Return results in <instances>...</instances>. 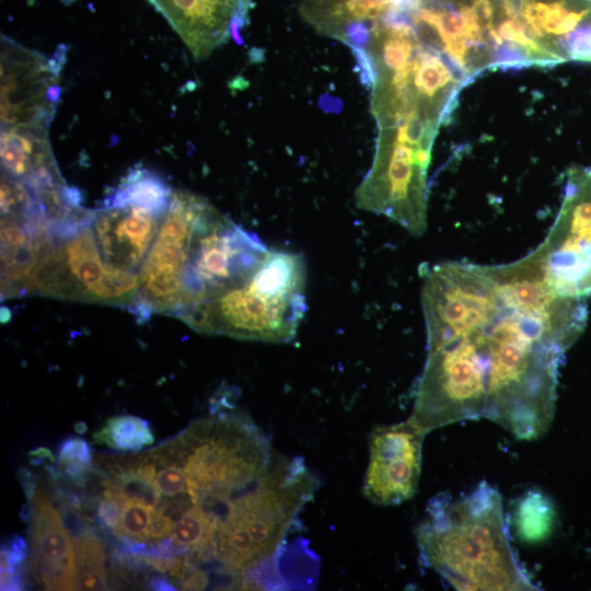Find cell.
I'll use <instances>...</instances> for the list:
<instances>
[{
  "instance_id": "cell-7",
  "label": "cell",
  "mask_w": 591,
  "mask_h": 591,
  "mask_svg": "<svg viewBox=\"0 0 591 591\" xmlns=\"http://www.w3.org/2000/svg\"><path fill=\"white\" fill-rule=\"evenodd\" d=\"M434 137L413 121L379 127L372 165L355 193L357 207L393 220L412 235H422Z\"/></svg>"
},
{
  "instance_id": "cell-27",
  "label": "cell",
  "mask_w": 591,
  "mask_h": 591,
  "mask_svg": "<svg viewBox=\"0 0 591 591\" xmlns=\"http://www.w3.org/2000/svg\"><path fill=\"white\" fill-rule=\"evenodd\" d=\"M119 515L120 505L117 501L105 497L99 500L96 517L100 520L101 525L113 531L118 523Z\"/></svg>"
},
{
  "instance_id": "cell-9",
  "label": "cell",
  "mask_w": 591,
  "mask_h": 591,
  "mask_svg": "<svg viewBox=\"0 0 591 591\" xmlns=\"http://www.w3.org/2000/svg\"><path fill=\"white\" fill-rule=\"evenodd\" d=\"M53 241L51 252L33 276L31 293L129 306L139 274L111 267L103 260L92 223Z\"/></svg>"
},
{
  "instance_id": "cell-13",
  "label": "cell",
  "mask_w": 591,
  "mask_h": 591,
  "mask_svg": "<svg viewBox=\"0 0 591 591\" xmlns=\"http://www.w3.org/2000/svg\"><path fill=\"white\" fill-rule=\"evenodd\" d=\"M426 433L412 418L372 430L363 483V494L370 501L379 506H396L415 495Z\"/></svg>"
},
{
  "instance_id": "cell-20",
  "label": "cell",
  "mask_w": 591,
  "mask_h": 591,
  "mask_svg": "<svg viewBox=\"0 0 591 591\" xmlns=\"http://www.w3.org/2000/svg\"><path fill=\"white\" fill-rule=\"evenodd\" d=\"M512 519L521 542L538 544L552 535L557 515L552 500L543 491L531 489L515 500Z\"/></svg>"
},
{
  "instance_id": "cell-29",
  "label": "cell",
  "mask_w": 591,
  "mask_h": 591,
  "mask_svg": "<svg viewBox=\"0 0 591 591\" xmlns=\"http://www.w3.org/2000/svg\"><path fill=\"white\" fill-rule=\"evenodd\" d=\"M28 454L32 460V463L39 464L45 460L54 461V455L47 448H38L36 450L31 451Z\"/></svg>"
},
{
  "instance_id": "cell-11",
  "label": "cell",
  "mask_w": 591,
  "mask_h": 591,
  "mask_svg": "<svg viewBox=\"0 0 591 591\" xmlns=\"http://www.w3.org/2000/svg\"><path fill=\"white\" fill-rule=\"evenodd\" d=\"M57 59L1 35V129L47 131L59 89Z\"/></svg>"
},
{
  "instance_id": "cell-15",
  "label": "cell",
  "mask_w": 591,
  "mask_h": 591,
  "mask_svg": "<svg viewBox=\"0 0 591 591\" xmlns=\"http://www.w3.org/2000/svg\"><path fill=\"white\" fill-rule=\"evenodd\" d=\"M197 59L228 42L247 19L252 0H148Z\"/></svg>"
},
{
  "instance_id": "cell-4",
  "label": "cell",
  "mask_w": 591,
  "mask_h": 591,
  "mask_svg": "<svg viewBox=\"0 0 591 591\" xmlns=\"http://www.w3.org/2000/svg\"><path fill=\"white\" fill-rule=\"evenodd\" d=\"M303 255L269 250L246 279L176 317L207 335L289 343L306 311Z\"/></svg>"
},
{
  "instance_id": "cell-24",
  "label": "cell",
  "mask_w": 591,
  "mask_h": 591,
  "mask_svg": "<svg viewBox=\"0 0 591 591\" xmlns=\"http://www.w3.org/2000/svg\"><path fill=\"white\" fill-rule=\"evenodd\" d=\"M120 505V515L113 532L123 541L149 543V529L152 511L144 503L124 499Z\"/></svg>"
},
{
  "instance_id": "cell-30",
  "label": "cell",
  "mask_w": 591,
  "mask_h": 591,
  "mask_svg": "<svg viewBox=\"0 0 591 591\" xmlns=\"http://www.w3.org/2000/svg\"><path fill=\"white\" fill-rule=\"evenodd\" d=\"M149 587L158 591L176 590V588L173 587V584L169 581V579L164 577L151 578V580L149 581Z\"/></svg>"
},
{
  "instance_id": "cell-6",
  "label": "cell",
  "mask_w": 591,
  "mask_h": 591,
  "mask_svg": "<svg viewBox=\"0 0 591 591\" xmlns=\"http://www.w3.org/2000/svg\"><path fill=\"white\" fill-rule=\"evenodd\" d=\"M514 0H418L404 14L419 38L439 51L465 83L509 67Z\"/></svg>"
},
{
  "instance_id": "cell-3",
  "label": "cell",
  "mask_w": 591,
  "mask_h": 591,
  "mask_svg": "<svg viewBox=\"0 0 591 591\" xmlns=\"http://www.w3.org/2000/svg\"><path fill=\"white\" fill-rule=\"evenodd\" d=\"M318 487L302 457L279 455L258 484L235 501L218 532L217 561L242 589H267L264 572Z\"/></svg>"
},
{
  "instance_id": "cell-14",
  "label": "cell",
  "mask_w": 591,
  "mask_h": 591,
  "mask_svg": "<svg viewBox=\"0 0 591 591\" xmlns=\"http://www.w3.org/2000/svg\"><path fill=\"white\" fill-rule=\"evenodd\" d=\"M166 211L135 205L96 209L92 230L103 260L139 274Z\"/></svg>"
},
{
  "instance_id": "cell-19",
  "label": "cell",
  "mask_w": 591,
  "mask_h": 591,
  "mask_svg": "<svg viewBox=\"0 0 591 591\" xmlns=\"http://www.w3.org/2000/svg\"><path fill=\"white\" fill-rule=\"evenodd\" d=\"M1 167L35 190L66 184L44 130L1 129Z\"/></svg>"
},
{
  "instance_id": "cell-21",
  "label": "cell",
  "mask_w": 591,
  "mask_h": 591,
  "mask_svg": "<svg viewBox=\"0 0 591 591\" xmlns=\"http://www.w3.org/2000/svg\"><path fill=\"white\" fill-rule=\"evenodd\" d=\"M171 196L172 190L161 176L147 169H136L104 199L103 206L135 205L166 211Z\"/></svg>"
},
{
  "instance_id": "cell-23",
  "label": "cell",
  "mask_w": 591,
  "mask_h": 591,
  "mask_svg": "<svg viewBox=\"0 0 591 591\" xmlns=\"http://www.w3.org/2000/svg\"><path fill=\"white\" fill-rule=\"evenodd\" d=\"M93 439L99 444L118 451H139L154 441L149 422L131 415L107 419L105 425L93 433Z\"/></svg>"
},
{
  "instance_id": "cell-31",
  "label": "cell",
  "mask_w": 591,
  "mask_h": 591,
  "mask_svg": "<svg viewBox=\"0 0 591 591\" xmlns=\"http://www.w3.org/2000/svg\"><path fill=\"white\" fill-rule=\"evenodd\" d=\"M74 429L78 433H83L86 431V425L83 421H78L74 425Z\"/></svg>"
},
{
  "instance_id": "cell-25",
  "label": "cell",
  "mask_w": 591,
  "mask_h": 591,
  "mask_svg": "<svg viewBox=\"0 0 591 591\" xmlns=\"http://www.w3.org/2000/svg\"><path fill=\"white\" fill-rule=\"evenodd\" d=\"M58 464L66 476L82 486L92 471V449L82 438H68L59 445Z\"/></svg>"
},
{
  "instance_id": "cell-8",
  "label": "cell",
  "mask_w": 591,
  "mask_h": 591,
  "mask_svg": "<svg viewBox=\"0 0 591 591\" xmlns=\"http://www.w3.org/2000/svg\"><path fill=\"white\" fill-rule=\"evenodd\" d=\"M269 248L208 201L193 231L183 279L184 310L239 285L257 267Z\"/></svg>"
},
{
  "instance_id": "cell-2",
  "label": "cell",
  "mask_w": 591,
  "mask_h": 591,
  "mask_svg": "<svg viewBox=\"0 0 591 591\" xmlns=\"http://www.w3.org/2000/svg\"><path fill=\"white\" fill-rule=\"evenodd\" d=\"M416 538L420 561L457 590H536L510 545L501 496L486 482L432 498Z\"/></svg>"
},
{
  "instance_id": "cell-12",
  "label": "cell",
  "mask_w": 591,
  "mask_h": 591,
  "mask_svg": "<svg viewBox=\"0 0 591 591\" xmlns=\"http://www.w3.org/2000/svg\"><path fill=\"white\" fill-rule=\"evenodd\" d=\"M537 66L591 62V0H515Z\"/></svg>"
},
{
  "instance_id": "cell-1",
  "label": "cell",
  "mask_w": 591,
  "mask_h": 591,
  "mask_svg": "<svg viewBox=\"0 0 591 591\" xmlns=\"http://www.w3.org/2000/svg\"><path fill=\"white\" fill-rule=\"evenodd\" d=\"M420 275L427 357L410 418L426 432L486 418L518 439L544 434L584 300L551 287L536 248L508 264L442 262Z\"/></svg>"
},
{
  "instance_id": "cell-17",
  "label": "cell",
  "mask_w": 591,
  "mask_h": 591,
  "mask_svg": "<svg viewBox=\"0 0 591 591\" xmlns=\"http://www.w3.org/2000/svg\"><path fill=\"white\" fill-rule=\"evenodd\" d=\"M537 248L546 257L591 259V165L569 170L558 215Z\"/></svg>"
},
{
  "instance_id": "cell-10",
  "label": "cell",
  "mask_w": 591,
  "mask_h": 591,
  "mask_svg": "<svg viewBox=\"0 0 591 591\" xmlns=\"http://www.w3.org/2000/svg\"><path fill=\"white\" fill-rule=\"evenodd\" d=\"M206 201L189 192H172L169 209L140 268L136 294L127 308L139 323L148 322L153 313L175 316L182 310L190 241Z\"/></svg>"
},
{
  "instance_id": "cell-26",
  "label": "cell",
  "mask_w": 591,
  "mask_h": 591,
  "mask_svg": "<svg viewBox=\"0 0 591 591\" xmlns=\"http://www.w3.org/2000/svg\"><path fill=\"white\" fill-rule=\"evenodd\" d=\"M27 555L25 541L14 535L1 548V590H21L23 588V564Z\"/></svg>"
},
{
  "instance_id": "cell-16",
  "label": "cell",
  "mask_w": 591,
  "mask_h": 591,
  "mask_svg": "<svg viewBox=\"0 0 591 591\" xmlns=\"http://www.w3.org/2000/svg\"><path fill=\"white\" fill-rule=\"evenodd\" d=\"M28 569L46 590H76V551L61 517L42 491L30 500Z\"/></svg>"
},
{
  "instance_id": "cell-18",
  "label": "cell",
  "mask_w": 591,
  "mask_h": 591,
  "mask_svg": "<svg viewBox=\"0 0 591 591\" xmlns=\"http://www.w3.org/2000/svg\"><path fill=\"white\" fill-rule=\"evenodd\" d=\"M303 19L318 33L361 49L371 26L402 12L398 0H301Z\"/></svg>"
},
{
  "instance_id": "cell-28",
  "label": "cell",
  "mask_w": 591,
  "mask_h": 591,
  "mask_svg": "<svg viewBox=\"0 0 591 591\" xmlns=\"http://www.w3.org/2000/svg\"><path fill=\"white\" fill-rule=\"evenodd\" d=\"M18 475H19L21 485L23 487V490L25 493V496L30 501L36 491V484H35V480L33 479V475L25 467L20 468L18 472Z\"/></svg>"
},
{
  "instance_id": "cell-22",
  "label": "cell",
  "mask_w": 591,
  "mask_h": 591,
  "mask_svg": "<svg viewBox=\"0 0 591 591\" xmlns=\"http://www.w3.org/2000/svg\"><path fill=\"white\" fill-rule=\"evenodd\" d=\"M74 551L76 590H107L104 548L90 529L76 536Z\"/></svg>"
},
{
  "instance_id": "cell-5",
  "label": "cell",
  "mask_w": 591,
  "mask_h": 591,
  "mask_svg": "<svg viewBox=\"0 0 591 591\" xmlns=\"http://www.w3.org/2000/svg\"><path fill=\"white\" fill-rule=\"evenodd\" d=\"M366 82L372 85L378 127L418 120L439 128L465 84L439 51L408 32L376 42L368 55Z\"/></svg>"
}]
</instances>
